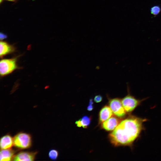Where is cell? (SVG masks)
<instances>
[{
  "label": "cell",
  "mask_w": 161,
  "mask_h": 161,
  "mask_svg": "<svg viewBox=\"0 0 161 161\" xmlns=\"http://www.w3.org/2000/svg\"><path fill=\"white\" fill-rule=\"evenodd\" d=\"M145 120L131 115L121 121L109 134L111 142L115 146L131 145L143 130Z\"/></svg>",
  "instance_id": "6da1fadb"
},
{
  "label": "cell",
  "mask_w": 161,
  "mask_h": 161,
  "mask_svg": "<svg viewBox=\"0 0 161 161\" xmlns=\"http://www.w3.org/2000/svg\"><path fill=\"white\" fill-rule=\"evenodd\" d=\"M13 145L17 148L24 149L30 148L31 146V137L29 134L23 132L18 133L13 138Z\"/></svg>",
  "instance_id": "7a4b0ae2"
},
{
  "label": "cell",
  "mask_w": 161,
  "mask_h": 161,
  "mask_svg": "<svg viewBox=\"0 0 161 161\" xmlns=\"http://www.w3.org/2000/svg\"><path fill=\"white\" fill-rule=\"evenodd\" d=\"M129 87L127 86L128 94L122 99L121 101L126 112L130 113L140 104L143 100L137 99L131 95Z\"/></svg>",
  "instance_id": "3957f363"
},
{
  "label": "cell",
  "mask_w": 161,
  "mask_h": 161,
  "mask_svg": "<svg viewBox=\"0 0 161 161\" xmlns=\"http://www.w3.org/2000/svg\"><path fill=\"white\" fill-rule=\"evenodd\" d=\"M16 58L4 59L0 62V73L1 76L8 75L17 68Z\"/></svg>",
  "instance_id": "277c9868"
},
{
  "label": "cell",
  "mask_w": 161,
  "mask_h": 161,
  "mask_svg": "<svg viewBox=\"0 0 161 161\" xmlns=\"http://www.w3.org/2000/svg\"><path fill=\"white\" fill-rule=\"evenodd\" d=\"M109 105L113 113L116 116L121 118L126 115V112L123 106L121 100L120 99H110Z\"/></svg>",
  "instance_id": "5b68a950"
},
{
  "label": "cell",
  "mask_w": 161,
  "mask_h": 161,
  "mask_svg": "<svg viewBox=\"0 0 161 161\" xmlns=\"http://www.w3.org/2000/svg\"><path fill=\"white\" fill-rule=\"evenodd\" d=\"M37 152L21 151L15 155L13 159L14 161H33L35 158Z\"/></svg>",
  "instance_id": "8992f818"
},
{
  "label": "cell",
  "mask_w": 161,
  "mask_h": 161,
  "mask_svg": "<svg viewBox=\"0 0 161 161\" xmlns=\"http://www.w3.org/2000/svg\"><path fill=\"white\" fill-rule=\"evenodd\" d=\"M121 120L114 117H111L103 122L102 127L107 131H111L114 130L117 126Z\"/></svg>",
  "instance_id": "52a82bcc"
},
{
  "label": "cell",
  "mask_w": 161,
  "mask_h": 161,
  "mask_svg": "<svg viewBox=\"0 0 161 161\" xmlns=\"http://www.w3.org/2000/svg\"><path fill=\"white\" fill-rule=\"evenodd\" d=\"M13 145V138L10 135L6 134L1 138L0 142L1 149H10Z\"/></svg>",
  "instance_id": "ba28073f"
},
{
  "label": "cell",
  "mask_w": 161,
  "mask_h": 161,
  "mask_svg": "<svg viewBox=\"0 0 161 161\" xmlns=\"http://www.w3.org/2000/svg\"><path fill=\"white\" fill-rule=\"evenodd\" d=\"M113 115V113L110 107L105 106L100 110L99 113V120L103 123Z\"/></svg>",
  "instance_id": "9c48e42d"
},
{
  "label": "cell",
  "mask_w": 161,
  "mask_h": 161,
  "mask_svg": "<svg viewBox=\"0 0 161 161\" xmlns=\"http://www.w3.org/2000/svg\"><path fill=\"white\" fill-rule=\"evenodd\" d=\"M15 151L11 148L1 149L0 160L1 161H7L12 160L15 155Z\"/></svg>",
  "instance_id": "30bf717a"
},
{
  "label": "cell",
  "mask_w": 161,
  "mask_h": 161,
  "mask_svg": "<svg viewBox=\"0 0 161 161\" xmlns=\"http://www.w3.org/2000/svg\"><path fill=\"white\" fill-rule=\"evenodd\" d=\"M0 57H3L14 51L13 46L5 41H1L0 43Z\"/></svg>",
  "instance_id": "8fae6325"
},
{
  "label": "cell",
  "mask_w": 161,
  "mask_h": 161,
  "mask_svg": "<svg viewBox=\"0 0 161 161\" xmlns=\"http://www.w3.org/2000/svg\"><path fill=\"white\" fill-rule=\"evenodd\" d=\"M91 119V117L84 116L79 120L76 121L75 124L78 127H82L83 128H86L90 124Z\"/></svg>",
  "instance_id": "7c38bea8"
},
{
  "label": "cell",
  "mask_w": 161,
  "mask_h": 161,
  "mask_svg": "<svg viewBox=\"0 0 161 161\" xmlns=\"http://www.w3.org/2000/svg\"><path fill=\"white\" fill-rule=\"evenodd\" d=\"M150 10L151 13L153 16H157L160 13L161 8L160 6L156 5L152 6Z\"/></svg>",
  "instance_id": "4fadbf2b"
},
{
  "label": "cell",
  "mask_w": 161,
  "mask_h": 161,
  "mask_svg": "<svg viewBox=\"0 0 161 161\" xmlns=\"http://www.w3.org/2000/svg\"><path fill=\"white\" fill-rule=\"evenodd\" d=\"M58 151L55 149L51 150L48 153L49 158L52 160H55L58 158Z\"/></svg>",
  "instance_id": "5bb4252c"
},
{
  "label": "cell",
  "mask_w": 161,
  "mask_h": 161,
  "mask_svg": "<svg viewBox=\"0 0 161 161\" xmlns=\"http://www.w3.org/2000/svg\"><path fill=\"white\" fill-rule=\"evenodd\" d=\"M93 102L92 99L89 100V105L87 107V109L88 111H90L93 110L94 109Z\"/></svg>",
  "instance_id": "9a60e30c"
},
{
  "label": "cell",
  "mask_w": 161,
  "mask_h": 161,
  "mask_svg": "<svg viewBox=\"0 0 161 161\" xmlns=\"http://www.w3.org/2000/svg\"><path fill=\"white\" fill-rule=\"evenodd\" d=\"M103 100L102 97L100 95H97L94 98V101L95 102L98 103L101 102Z\"/></svg>",
  "instance_id": "2e32d148"
},
{
  "label": "cell",
  "mask_w": 161,
  "mask_h": 161,
  "mask_svg": "<svg viewBox=\"0 0 161 161\" xmlns=\"http://www.w3.org/2000/svg\"><path fill=\"white\" fill-rule=\"evenodd\" d=\"M7 35L4 33L1 32L0 34V38L1 40H3L7 38Z\"/></svg>",
  "instance_id": "e0dca14e"
},
{
  "label": "cell",
  "mask_w": 161,
  "mask_h": 161,
  "mask_svg": "<svg viewBox=\"0 0 161 161\" xmlns=\"http://www.w3.org/2000/svg\"><path fill=\"white\" fill-rule=\"evenodd\" d=\"M8 1H11V2H15L16 0H6Z\"/></svg>",
  "instance_id": "ac0fdd59"
},
{
  "label": "cell",
  "mask_w": 161,
  "mask_h": 161,
  "mask_svg": "<svg viewBox=\"0 0 161 161\" xmlns=\"http://www.w3.org/2000/svg\"><path fill=\"white\" fill-rule=\"evenodd\" d=\"M3 0H0V3L1 4L3 1Z\"/></svg>",
  "instance_id": "d6986e66"
}]
</instances>
